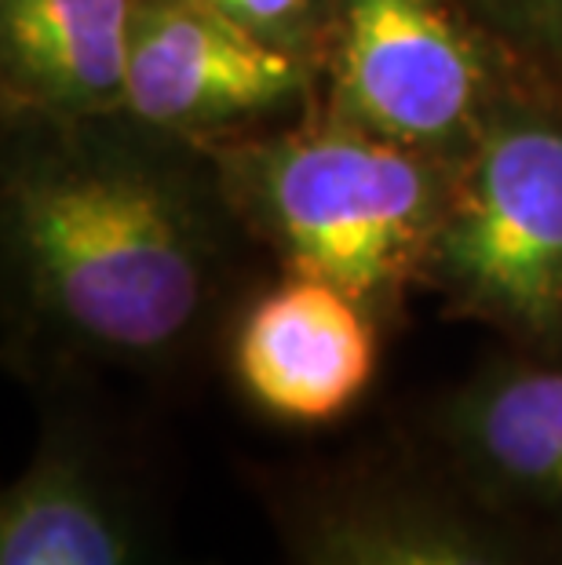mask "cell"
<instances>
[{"instance_id": "cell-11", "label": "cell", "mask_w": 562, "mask_h": 565, "mask_svg": "<svg viewBox=\"0 0 562 565\" xmlns=\"http://www.w3.org/2000/svg\"><path fill=\"white\" fill-rule=\"evenodd\" d=\"M471 8L522 55L562 74V0H471Z\"/></svg>"}, {"instance_id": "cell-8", "label": "cell", "mask_w": 562, "mask_h": 565, "mask_svg": "<svg viewBox=\"0 0 562 565\" xmlns=\"http://www.w3.org/2000/svg\"><path fill=\"white\" fill-rule=\"evenodd\" d=\"M380 321L347 288L289 270L234 318L226 340L234 387L282 427L340 424L377 383Z\"/></svg>"}, {"instance_id": "cell-2", "label": "cell", "mask_w": 562, "mask_h": 565, "mask_svg": "<svg viewBox=\"0 0 562 565\" xmlns=\"http://www.w3.org/2000/svg\"><path fill=\"white\" fill-rule=\"evenodd\" d=\"M453 164L332 121L234 153L231 183L289 270L315 274L388 318L424 278Z\"/></svg>"}, {"instance_id": "cell-3", "label": "cell", "mask_w": 562, "mask_h": 565, "mask_svg": "<svg viewBox=\"0 0 562 565\" xmlns=\"http://www.w3.org/2000/svg\"><path fill=\"white\" fill-rule=\"evenodd\" d=\"M424 278L508 347H562V117L500 99L453 164Z\"/></svg>"}, {"instance_id": "cell-6", "label": "cell", "mask_w": 562, "mask_h": 565, "mask_svg": "<svg viewBox=\"0 0 562 565\" xmlns=\"http://www.w3.org/2000/svg\"><path fill=\"white\" fill-rule=\"evenodd\" d=\"M0 565H190L131 456L74 408L47 416L0 497Z\"/></svg>"}, {"instance_id": "cell-12", "label": "cell", "mask_w": 562, "mask_h": 565, "mask_svg": "<svg viewBox=\"0 0 562 565\" xmlns=\"http://www.w3.org/2000/svg\"><path fill=\"white\" fill-rule=\"evenodd\" d=\"M205 4L293 55H307L329 8L326 0H205Z\"/></svg>"}, {"instance_id": "cell-4", "label": "cell", "mask_w": 562, "mask_h": 565, "mask_svg": "<svg viewBox=\"0 0 562 565\" xmlns=\"http://www.w3.org/2000/svg\"><path fill=\"white\" fill-rule=\"evenodd\" d=\"M282 565H562L410 435L256 478Z\"/></svg>"}, {"instance_id": "cell-5", "label": "cell", "mask_w": 562, "mask_h": 565, "mask_svg": "<svg viewBox=\"0 0 562 565\" xmlns=\"http://www.w3.org/2000/svg\"><path fill=\"white\" fill-rule=\"evenodd\" d=\"M337 117L457 164L500 95L446 0H337Z\"/></svg>"}, {"instance_id": "cell-10", "label": "cell", "mask_w": 562, "mask_h": 565, "mask_svg": "<svg viewBox=\"0 0 562 565\" xmlns=\"http://www.w3.org/2000/svg\"><path fill=\"white\" fill-rule=\"evenodd\" d=\"M131 15L136 0H0L4 95L55 117L117 110Z\"/></svg>"}, {"instance_id": "cell-1", "label": "cell", "mask_w": 562, "mask_h": 565, "mask_svg": "<svg viewBox=\"0 0 562 565\" xmlns=\"http://www.w3.org/2000/svg\"><path fill=\"white\" fill-rule=\"evenodd\" d=\"M11 335L33 372H172L205 351L216 242L190 198L121 150L22 158L4 190Z\"/></svg>"}, {"instance_id": "cell-9", "label": "cell", "mask_w": 562, "mask_h": 565, "mask_svg": "<svg viewBox=\"0 0 562 565\" xmlns=\"http://www.w3.org/2000/svg\"><path fill=\"white\" fill-rule=\"evenodd\" d=\"M304 81V55L256 38L205 0H136L121 110L142 125H234L293 99Z\"/></svg>"}, {"instance_id": "cell-7", "label": "cell", "mask_w": 562, "mask_h": 565, "mask_svg": "<svg viewBox=\"0 0 562 565\" xmlns=\"http://www.w3.org/2000/svg\"><path fill=\"white\" fill-rule=\"evenodd\" d=\"M486 503L562 551V347H500L405 424Z\"/></svg>"}]
</instances>
